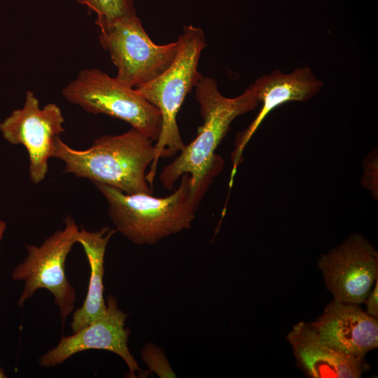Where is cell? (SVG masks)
<instances>
[{"label": "cell", "instance_id": "cell-18", "mask_svg": "<svg viewBox=\"0 0 378 378\" xmlns=\"http://www.w3.org/2000/svg\"><path fill=\"white\" fill-rule=\"evenodd\" d=\"M6 228V223L3 220H0V241L1 240L4 236Z\"/></svg>", "mask_w": 378, "mask_h": 378}, {"label": "cell", "instance_id": "cell-16", "mask_svg": "<svg viewBox=\"0 0 378 378\" xmlns=\"http://www.w3.org/2000/svg\"><path fill=\"white\" fill-rule=\"evenodd\" d=\"M141 356L149 369L156 372L160 377H176L160 348L148 343L142 349Z\"/></svg>", "mask_w": 378, "mask_h": 378}, {"label": "cell", "instance_id": "cell-1", "mask_svg": "<svg viewBox=\"0 0 378 378\" xmlns=\"http://www.w3.org/2000/svg\"><path fill=\"white\" fill-rule=\"evenodd\" d=\"M195 97L204 122L196 137L163 168L160 181L167 190H174L176 181L187 173L195 190L207 191L223 167V160L215 152L232 122L260 104L253 84L240 95L228 98L220 92L215 79L204 76L195 86Z\"/></svg>", "mask_w": 378, "mask_h": 378}, {"label": "cell", "instance_id": "cell-15", "mask_svg": "<svg viewBox=\"0 0 378 378\" xmlns=\"http://www.w3.org/2000/svg\"><path fill=\"white\" fill-rule=\"evenodd\" d=\"M97 15L96 24L100 28L116 20L136 15L132 0H77Z\"/></svg>", "mask_w": 378, "mask_h": 378}, {"label": "cell", "instance_id": "cell-4", "mask_svg": "<svg viewBox=\"0 0 378 378\" xmlns=\"http://www.w3.org/2000/svg\"><path fill=\"white\" fill-rule=\"evenodd\" d=\"M177 40L178 50L171 65L157 78L134 88L159 110L162 117L160 133L154 145V159L146 174L150 187L159 159L174 157L185 146L176 116L186 97L202 77L198 64L206 43L202 29L185 25Z\"/></svg>", "mask_w": 378, "mask_h": 378}, {"label": "cell", "instance_id": "cell-3", "mask_svg": "<svg viewBox=\"0 0 378 378\" xmlns=\"http://www.w3.org/2000/svg\"><path fill=\"white\" fill-rule=\"evenodd\" d=\"M153 141L132 127L118 135L97 138L85 150L56 141L54 157L65 164L64 173L114 187L125 193L152 194L146 171L154 159Z\"/></svg>", "mask_w": 378, "mask_h": 378}, {"label": "cell", "instance_id": "cell-10", "mask_svg": "<svg viewBox=\"0 0 378 378\" xmlns=\"http://www.w3.org/2000/svg\"><path fill=\"white\" fill-rule=\"evenodd\" d=\"M127 317L118 309L117 298L108 295L104 314L73 335L62 337L56 346L38 358L40 365L53 367L80 351L101 349L118 355L127 365L130 377H136L135 372L140 369L128 348L130 331L125 328Z\"/></svg>", "mask_w": 378, "mask_h": 378}, {"label": "cell", "instance_id": "cell-2", "mask_svg": "<svg viewBox=\"0 0 378 378\" xmlns=\"http://www.w3.org/2000/svg\"><path fill=\"white\" fill-rule=\"evenodd\" d=\"M181 177L178 188L165 197L127 194L108 185H94L108 203V214L116 231L136 244H155L190 228L206 194L193 189L189 174Z\"/></svg>", "mask_w": 378, "mask_h": 378}, {"label": "cell", "instance_id": "cell-14", "mask_svg": "<svg viewBox=\"0 0 378 378\" xmlns=\"http://www.w3.org/2000/svg\"><path fill=\"white\" fill-rule=\"evenodd\" d=\"M116 232L115 229L103 227L94 232L82 229L78 243L84 249L90 267L87 295L82 306L74 312L71 322L73 333L102 317L106 309L104 299V255L106 246Z\"/></svg>", "mask_w": 378, "mask_h": 378}, {"label": "cell", "instance_id": "cell-11", "mask_svg": "<svg viewBox=\"0 0 378 378\" xmlns=\"http://www.w3.org/2000/svg\"><path fill=\"white\" fill-rule=\"evenodd\" d=\"M253 84L262 106L252 122L237 135L235 147L231 156L232 168L230 188L232 186L237 167L242 162V154L246 144L266 116L286 102H305L312 99L323 85V83L314 76L308 66L296 69L289 74H284L276 69L260 76Z\"/></svg>", "mask_w": 378, "mask_h": 378}, {"label": "cell", "instance_id": "cell-8", "mask_svg": "<svg viewBox=\"0 0 378 378\" xmlns=\"http://www.w3.org/2000/svg\"><path fill=\"white\" fill-rule=\"evenodd\" d=\"M61 108L50 103L40 107L38 98L27 91L22 108L16 109L0 123L4 138L13 145L21 144L28 152L29 177L41 183L48 171V160L54 157L55 144L65 132Z\"/></svg>", "mask_w": 378, "mask_h": 378}, {"label": "cell", "instance_id": "cell-5", "mask_svg": "<svg viewBox=\"0 0 378 378\" xmlns=\"http://www.w3.org/2000/svg\"><path fill=\"white\" fill-rule=\"evenodd\" d=\"M63 97L85 111L120 119L153 141L159 137L162 117L159 110L134 88L99 69L81 70L62 90Z\"/></svg>", "mask_w": 378, "mask_h": 378}, {"label": "cell", "instance_id": "cell-19", "mask_svg": "<svg viewBox=\"0 0 378 378\" xmlns=\"http://www.w3.org/2000/svg\"><path fill=\"white\" fill-rule=\"evenodd\" d=\"M6 377H7V375L5 373L4 368L1 366V364H0V378H6Z\"/></svg>", "mask_w": 378, "mask_h": 378}, {"label": "cell", "instance_id": "cell-13", "mask_svg": "<svg viewBox=\"0 0 378 378\" xmlns=\"http://www.w3.org/2000/svg\"><path fill=\"white\" fill-rule=\"evenodd\" d=\"M286 339L298 363L313 378H358L365 370L364 359L342 353L318 337L309 323L295 325Z\"/></svg>", "mask_w": 378, "mask_h": 378}, {"label": "cell", "instance_id": "cell-12", "mask_svg": "<svg viewBox=\"0 0 378 378\" xmlns=\"http://www.w3.org/2000/svg\"><path fill=\"white\" fill-rule=\"evenodd\" d=\"M309 324L326 344L358 358L378 346V320L358 304L333 299Z\"/></svg>", "mask_w": 378, "mask_h": 378}, {"label": "cell", "instance_id": "cell-6", "mask_svg": "<svg viewBox=\"0 0 378 378\" xmlns=\"http://www.w3.org/2000/svg\"><path fill=\"white\" fill-rule=\"evenodd\" d=\"M65 225L48 237L41 245L25 244L27 255L13 270L14 281L24 282L17 304L25 302L40 288L49 290L59 309L62 325L74 309L76 293L65 273L66 259L74 244L78 243V226L71 216L64 220Z\"/></svg>", "mask_w": 378, "mask_h": 378}, {"label": "cell", "instance_id": "cell-7", "mask_svg": "<svg viewBox=\"0 0 378 378\" xmlns=\"http://www.w3.org/2000/svg\"><path fill=\"white\" fill-rule=\"evenodd\" d=\"M100 29L99 43L118 69L116 78L130 88L160 76L173 62L179 42L155 43L136 15L122 18Z\"/></svg>", "mask_w": 378, "mask_h": 378}, {"label": "cell", "instance_id": "cell-9", "mask_svg": "<svg viewBox=\"0 0 378 378\" xmlns=\"http://www.w3.org/2000/svg\"><path fill=\"white\" fill-rule=\"evenodd\" d=\"M318 265L334 299L346 303H363L378 277V253L358 234L322 255Z\"/></svg>", "mask_w": 378, "mask_h": 378}, {"label": "cell", "instance_id": "cell-17", "mask_svg": "<svg viewBox=\"0 0 378 378\" xmlns=\"http://www.w3.org/2000/svg\"><path fill=\"white\" fill-rule=\"evenodd\" d=\"M375 284L364 302L366 304V312L371 316L378 318V277Z\"/></svg>", "mask_w": 378, "mask_h": 378}]
</instances>
